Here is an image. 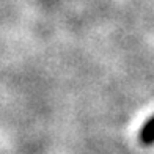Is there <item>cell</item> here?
I'll return each instance as SVG.
<instances>
[{"mask_svg": "<svg viewBox=\"0 0 154 154\" xmlns=\"http://www.w3.org/2000/svg\"><path fill=\"white\" fill-rule=\"evenodd\" d=\"M138 138L145 146L154 145V116H151L149 120L143 124V128L138 134Z\"/></svg>", "mask_w": 154, "mask_h": 154, "instance_id": "6da1fadb", "label": "cell"}]
</instances>
